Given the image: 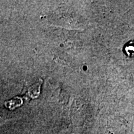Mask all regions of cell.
Returning <instances> with one entry per match:
<instances>
[{
    "label": "cell",
    "instance_id": "obj_1",
    "mask_svg": "<svg viewBox=\"0 0 134 134\" xmlns=\"http://www.w3.org/2000/svg\"><path fill=\"white\" fill-rule=\"evenodd\" d=\"M41 80H39V81L37 82L36 83L34 84L32 86H31L28 90V95L32 98H37L40 94V90H41V86L42 84Z\"/></svg>",
    "mask_w": 134,
    "mask_h": 134
},
{
    "label": "cell",
    "instance_id": "obj_2",
    "mask_svg": "<svg viewBox=\"0 0 134 134\" xmlns=\"http://www.w3.org/2000/svg\"><path fill=\"white\" fill-rule=\"evenodd\" d=\"M23 103L21 98H20L19 97H16V98L12 99L6 101L5 103V105L8 108L13 109L14 108H16L17 106H19V105H21Z\"/></svg>",
    "mask_w": 134,
    "mask_h": 134
},
{
    "label": "cell",
    "instance_id": "obj_3",
    "mask_svg": "<svg viewBox=\"0 0 134 134\" xmlns=\"http://www.w3.org/2000/svg\"><path fill=\"white\" fill-rule=\"evenodd\" d=\"M126 52H127L128 54L129 55H132L134 53V45H130L128 46L126 48Z\"/></svg>",
    "mask_w": 134,
    "mask_h": 134
}]
</instances>
